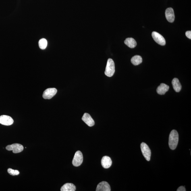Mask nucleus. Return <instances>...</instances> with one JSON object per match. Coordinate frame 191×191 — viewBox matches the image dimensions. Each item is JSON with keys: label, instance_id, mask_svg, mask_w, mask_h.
<instances>
[{"label": "nucleus", "instance_id": "nucleus-1", "mask_svg": "<svg viewBox=\"0 0 191 191\" xmlns=\"http://www.w3.org/2000/svg\"><path fill=\"white\" fill-rule=\"evenodd\" d=\"M179 135L178 132L175 130H172L169 134V146L172 150L176 149L178 145Z\"/></svg>", "mask_w": 191, "mask_h": 191}, {"label": "nucleus", "instance_id": "nucleus-2", "mask_svg": "<svg viewBox=\"0 0 191 191\" xmlns=\"http://www.w3.org/2000/svg\"><path fill=\"white\" fill-rule=\"evenodd\" d=\"M115 72V64L112 59H108L106 65L105 74L106 76L111 77Z\"/></svg>", "mask_w": 191, "mask_h": 191}, {"label": "nucleus", "instance_id": "nucleus-3", "mask_svg": "<svg viewBox=\"0 0 191 191\" xmlns=\"http://www.w3.org/2000/svg\"><path fill=\"white\" fill-rule=\"evenodd\" d=\"M140 148L144 157L146 161H149L151 157V151L148 146L145 143L143 142L140 144Z\"/></svg>", "mask_w": 191, "mask_h": 191}, {"label": "nucleus", "instance_id": "nucleus-4", "mask_svg": "<svg viewBox=\"0 0 191 191\" xmlns=\"http://www.w3.org/2000/svg\"><path fill=\"white\" fill-rule=\"evenodd\" d=\"M6 149L8 151H13V153H18L24 150V147L22 145L15 143L7 146Z\"/></svg>", "mask_w": 191, "mask_h": 191}, {"label": "nucleus", "instance_id": "nucleus-5", "mask_svg": "<svg viewBox=\"0 0 191 191\" xmlns=\"http://www.w3.org/2000/svg\"><path fill=\"white\" fill-rule=\"evenodd\" d=\"M83 158L82 154L80 151H77L75 153L72 161V164L75 167H78L82 164Z\"/></svg>", "mask_w": 191, "mask_h": 191}, {"label": "nucleus", "instance_id": "nucleus-6", "mask_svg": "<svg viewBox=\"0 0 191 191\" xmlns=\"http://www.w3.org/2000/svg\"><path fill=\"white\" fill-rule=\"evenodd\" d=\"M152 37L155 41L159 45L164 46L166 44L165 38L161 34L156 32H153L152 33Z\"/></svg>", "mask_w": 191, "mask_h": 191}, {"label": "nucleus", "instance_id": "nucleus-7", "mask_svg": "<svg viewBox=\"0 0 191 191\" xmlns=\"http://www.w3.org/2000/svg\"><path fill=\"white\" fill-rule=\"evenodd\" d=\"M57 92V90L55 88H51L46 89L43 92L42 97L45 99H51Z\"/></svg>", "mask_w": 191, "mask_h": 191}, {"label": "nucleus", "instance_id": "nucleus-8", "mask_svg": "<svg viewBox=\"0 0 191 191\" xmlns=\"http://www.w3.org/2000/svg\"><path fill=\"white\" fill-rule=\"evenodd\" d=\"M13 123V119L10 117L6 115H2L0 116L1 124L5 126H10L12 125Z\"/></svg>", "mask_w": 191, "mask_h": 191}, {"label": "nucleus", "instance_id": "nucleus-9", "mask_svg": "<svg viewBox=\"0 0 191 191\" xmlns=\"http://www.w3.org/2000/svg\"><path fill=\"white\" fill-rule=\"evenodd\" d=\"M165 16L167 20L170 22H174L175 19L174 10L171 7H169L166 9Z\"/></svg>", "mask_w": 191, "mask_h": 191}, {"label": "nucleus", "instance_id": "nucleus-10", "mask_svg": "<svg viewBox=\"0 0 191 191\" xmlns=\"http://www.w3.org/2000/svg\"><path fill=\"white\" fill-rule=\"evenodd\" d=\"M111 187L107 182L103 181L97 185L96 188V191H110Z\"/></svg>", "mask_w": 191, "mask_h": 191}, {"label": "nucleus", "instance_id": "nucleus-11", "mask_svg": "<svg viewBox=\"0 0 191 191\" xmlns=\"http://www.w3.org/2000/svg\"><path fill=\"white\" fill-rule=\"evenodd\" d=\"M82 119L88 126L92 127L94 125V120L88 113H85L83 116Z\"/></svg>", "mask_w": 191, "mask_h": 191}, {"label": "nucleus", "instance_id": "nucleus-12", "mask_svg": "<svg viewBox=\"0 0 191 191\" xmlns=\"http://www.w3.org/2000/svg\"><path fill=\"white\" fill-rule=\"evenodd\" d=\"M112 162L111 158L108 156H104L101 160V164L104 168L108 169L111 165Z\"/></svg>", "mask_w": 191, "mask_h": 191}, {"label": "nucleus", "instance_id": "nucleus-13", "mask_svg": "<svg viewBox=\"0 0 191 191\" xmlns=\"http://www.w3.org/2000/svg\"><path fill=\"white\" fill-rule=\"evenodd\" d=\"M169 86L164 83H161L158 87L157 91L158 94L161 95L164 94L166 92L168 91Z\"/></svg>", "mask_w": 191, "mask_h": 191}, {"label": "nucleus", "instance_id": "nucleus-14", "mask_svg": "<svg viewBox=\"0 0 191 191\" xmlns=\"http://www.w3.org/2000/svg\"><path fill=\"white\" fill-rule=\"evenodd\" d=\"M172 83L173 87L175 92H178L180 91L181 88H182V86H181L178 79L177 78L173 79L172 82Z\"/></svg>", "mask_w": 191, "mask_h": 191}, {"label": "nucleus", "instance_id": "nucleus-15", "mask_svg": "<svg viewBox=\"0 0 191 191\" xmlns=\"http://www.w3.org/2000/svg\"><path fill=\"white\" fill-rule=\"evenodd\" d=\"M76 190V187L72 183H67L61 187V191H75Z\"/></svg>", "mask_w": 191, "mask_h": 191}, {"label": "nucleus", "instance_id": "nucleus-16", "mask_svg": "<svg viewBox=\"0 0 191 191\" xmlns=\"http://www.w3.org/2000/svg\"><path fill=\"white\" fill-rule=\"evenodd\" d=\"M124 43L128 47L131 48H134L137 45L136 40L132 38H126L125 40Z\"/></svg>", "mask_w": 191, "mask_h": 191}, {"label": "nucleus", "instance_id": "nucleus-17", "mask_svg": "<svg viewBox=\"0 0 191 191\" xmlns=\"http://www.w3.org/2000/svg\"><path fill=\"white\" fill-rule=\"evenodd\" d=\"M131 62L135 65H140L142 62V58L139 55L135 56L131 59Z\"/></svg>", "mask_w": 191, "mask_h": 191}, {"label": "nucleus", "instance_id": "nucleus-18", "mask_svg": "<svg viewBox=\"0 0 191 191\" xmlns=\"http://www.w3.org/2000/svg\"><path fill=\"white\" fill-rule=\"evenodd\" d=\"M48 45V42L47 40L44 38L42 39L39 42V45L40 49L44 50L47 48Z\"/></svg>", "mask_w": 191, "mask_h": 191}, {"label": "nucleus", "instance_id": "nucleus-19", "mask_svg": "<svg viewBox=\"0 0 191 191\" xmlns=\"http://www.w3.org/2000/svg\"><path fill=\"white\" fill-rule=\"evenodd\" d=\"M7 172H8L10 175H13V176L14 175H18L20 174V172L18 170L13 169L11 168H9L7 169Z\"/></svg>", "mask_w": 191, "mask_h": 191}, {"label": "nucleus", "instance_id": "nucleus-20", "mask_svg": "<svg viewBox=\"0 0 191 191\" xmlns=\"http://www.w3.org/2000/svg\"><path fill=\"white\" fill-rule=\"evenodd\" d=\"M186 35L187 37L191 39V31H188L186 33Z\"/></svg>", "mask_w": 191, "mask_h": 191}, {"label": "nucleus", "instance_id": "nucleus-21", "mask_svg": "<svg viewBox=\"0 0 191 191\" xmlns=\"http://www.w3.org/2000/svg\"><path fill=\"white\" fill-rule=\"evenodd\" d=\"M177 191H186V188L183 186H181L177 189Z\"/></svg>", "mask_w": 191, "mask_h": 191}]
</instances>
